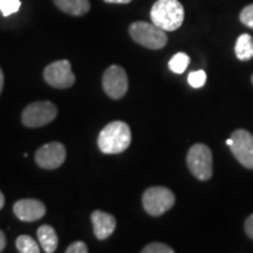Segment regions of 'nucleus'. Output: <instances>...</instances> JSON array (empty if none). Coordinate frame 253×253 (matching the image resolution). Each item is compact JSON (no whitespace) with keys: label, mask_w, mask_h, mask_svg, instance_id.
<instances>
[{"label":"nucleus","mask_w":253,"mask_h":253,"mask_svg":"<svg viewBox=\"0 0 253 253\" xmlns=\"http://www.w3.org/2000/svg\"><path fill=\"white\" fill-rule=\"evenodd\" d=\"M252 82H253V77H252Z\"/></svg>","instance_id":"cd10ccee"},{"label":"nucleus","mask_w":253,"mask_h":253,"mask_svg":"<svg viewBox=\"0 0 253 253\" xmlns=\"http://www.w3.org/2000/svg\"><path fill=\"white\" fill-rule=\"evenodd\" d=\"M176 197L173 192L166 186H151L143 192L142 204L148 214L153 217H160L175 204Z\"/></svg>","instance_id":"20e7f679"},{"label":"nucleus","mask_w":253,"mask_h":253,"mask_svg":"<svg viewBox=\"0 0 253 253\" xmlns=\"http://www.w3.org/2000/svg\"><path fill=\"white\" fill-rule=\"evenodd\" d=\"M90 219L91 223H93L94 235L99 240L109 238L116 229L115 217L101 210L93 211Z\"/></svg>","instance_id":"f8f14e48"},{"label":"nucleus","mask_w":253,"mask_h":253,"mask_svg":"<svg viewBox=\"0 0 253 253\" xmlns=\"http://www.w3.org/2000/svg\"><path fill=\"white\" fill-rule=\"evenodd\" d=\"M6 246V237H5V233L2 232V230H0V252L4 251Z\"/></svg>","instance_id":"b1692460"},{"label":"nucleus","mask_w":253,"mask_h":253,"mask_svg":"<svg viewBox=\"0 0 253 253\" xmlns=\"http://www.w3.org/2000/svg\"><path fill=\"white\" fill-rule=\"evenodd\" d=\"M150 18L163 31H176L184 21V7L178 0H157L151 7Z\"/></svg>","instance_id":"f03ea898"},{"label":"nucleus","mask_w":253,"mask_h":253,"mask_svg":"<svg viewBox=\"0 0 253 253\" xmlns=\"http://www.w3.org/2000/svg\"><path fill=\"white\" fill-rule=\"evenodd\" d=\"M129 34L135 42L149 49H161L168 42L166 31L154 23L135 21L129 27Z\"/></svg>","instance_id":"7ed1b4c3"},{"label":"nucleus","mask_w":253,"mask_h":253,"mask_svg":"<svg viewBox=\"0 0 253 253\" xmlns=\"http://www.w3.org/2000/svg\"><path fill=\"white\" fill-rule=\"evenodd\" d=\"M190 172L199 181H208L212 176V153L208 145L197 143L190 148L186 155Z\"/></svg>","instance_id":"39448f33"},{"label":"nucleus","mask_w":253,"mask_h":253,"mask_svg":"<svg viewBox=\"0 0 253 253\" xmlns=\"http://www.w3.org/2000/svg\"><path fill=\"white\" fill-rule=\"evenodd\" d=\"M13 212L19 220L31 223V221L39 220L45 216L46 207L38 199H19L13 205Z\"/></svg>","instance_id":"9b49d317"},{"label":"nucleus","mask_w":253,"mask_h":253,"mask_svg":"<svg viewBox=\"0 0 253 253\" xmlns=\"http://www.w3.org/2000/svg\"><path fill=\"white\" fill-rule=\"evenodd\" d=\"M36 162L45 170H54L61 167L66 160V148L60 142H50L41 145L36 153Z\"/></svg>","instance_id":"9d476101"},{"label":"nucleus","mask_w":253,"mask_h":253,"mask_svg":"<svg viewBox=\"0 0 253 253\" xmlns=\"http://www.w3.org/2000/svg\"><path fill=\"white\" fill-rule=\"evenodd\" d=\"M102 87L104 93L110 99H122L129 87L128 77L125 69L119 65H113L107 68L102 77Z\"/></svg>","instance_id":"6e6552de"},{"label":"nucleus","mask_w":253,"mask_h":253,"mask_svg":"<svg viewBox=\"0 0 253 253\" xmlns=\"http://www.w3.org/2000/svg\"><path fill=\"white\" fill-rule=\"evenodd\" d=\"M54 4L62 12L74 15V17H82L87 14L90 9V4L88 0H54Z\"/></svg>","instance_id":"4468645a"},{"label":"nucleus","mask_w":253,"mask_h":253,"mask_svg":"<svg viewBox=\"0 0 253 253\" xmlns=\"http://www.w3.org/2000/svg\"><path fill=\"white\" fill-rule=\"evenodd\" d=\"M245 231L246 235L251 239H253V213L245 220Z\"/></svg>","instance_id":"5701e85b"},{"label":"nucleus","mask_w":253,"mask_h":253,"mask_svg":"<svg viewBox=\"0 0 253 253\" xmlns=\"http://www.w3.org/2000/svg\"><path fill=\"white\" fill-rule=\"evenodd\" d=\"M2 88H4V73H2L1 68H0V94H1Z\"/></svg>","instance_id":"a878e982"},{"label":"nucleus","mask_w":253,"mask_h":253,"mask_svg":"<svg viewBox=\"0 0 253 253\" xmlns=\"http://www.w3.org/2000/svg\"><path fill=\"white\" fill-rule=\"evenodd\" d=\"M232 144L230 149L240 164L253 169V136L248 130L238 129L231 135Z\"/></svg>","instance_id":"1a4fd4ad"},{"label":"nucleus","mask_w":253,"mask_h":253,"mask_svg":"<svg viewBox=\"0 0 253 253\" xmlns=\"http://www.w3.org/2000/svg\"><path fill=\"white\" fill-rule=\"evenodd\" d=\"M142 253H173L175 250L162 243H151L141 251Z\"/></svg>","instance_id":"aec40b11"},{"label":"nucleus","mask_w":253,"mask_h":253,"mask_svg":"<svg viewBox=\"0 0 253 253\" xmlns=\"http://www.w3.org/2000/svg\"><path fill=\"white\" fill-rule=\"evenodd\" d=\"M20 6V0H0V11L4 17H8L18 12Z\"/></svg>","instance_id":"a211bd4d"},{"label":"nucleus","mask_w":253,"mask_h":253,"mask_svg":"<svg viewBox=\"0 0 253 253\" xmlns=\"http://www.w3.org/2000/svg\"><path fill=\"white\" fill-rule=\"evenodd\" d=\"M43 79L50 87L56 89H67L75 84V75L73 74L68 60H59L49 63L43 69Z\"/></svg>","instance_id":"0eeeda50"},{"label":"nucleus","mask_w":253,"mask_h":253,"mask_svg":"<svg viewBox=\"0 0 253 253\" xmlns=\"http://www.w3.org/2000/svg\"><path fill=\"white\" fill-rule=\"evenodd\" d=\"M4 205H5V197H4V194L0 191V210L4 208Z\"/></svg>","instance_id":"bb28decb"},{"label":"nucleus","mask_w":253,"mask_h":253,"mask_svg":"<svg viewBox=\"0 0 253 253\" xmlns=\"http://www.w3.org/2000/svg\"><path fill=\"white\" fill-rule=\"evenodd\" d=\"M188 82L191 87L202 88L207 82V74L204 71H196L191 72L188 77Z\"/></svg>","instance_id":"6ab92c4d"},{"label":"nucleus","mask_w":253,"mask_h":253,"mask_svg":"<svg viewBox=\"0 0 253 253\" xmlns=\"http://www.w3.org/2000/svg\"><path fill=\"white\" fill-rule=\"evenodd\" d=\"M38 240L41 249L46 253H53L56 251L59 244V238L55 230L50 225H41L37 232Z\"/></svg>","instance_id":"ddd939ff"},{"label":"nucleus","mask_w":253,"mask_h":253,"mask_svg":"<svg viewBox=\"0 0 253 253\" xmlns=\"http://www.w3.org/2000/svg\"><path fill=\"white\" fill-rule=\"evenodd\" d=\"M131 143V131L123 121H113L100 131L97 145L101 153L106 155L121 154Z\"/></svg>","instance_id":"f257e3e1"},{"label":"nucleus","mask_w":253,"mask_h":253,"mask_svg":"<svg viewBox=\"0 0 253 253\" xmlns=\"http://www.w3.org/2000/svg\"><path fill=\"white\" fill-rule=\"evenodd\" d=\"M240 21L253 30V4L246 6V7L240 12Z\"/></svg>","instance_id":"412c9836"},{"label":"nucleus","mask_w":253,"mask_h":253,"mask_svg":"<svg viewBox=\"0 0 253 253\" xmlns=\"http://www.w3.org/2000/svg\"><path fill=\"white\" fill-rule=\"evenodd\" d=\"M190 63L189 55H186L185 53H177L170 59L169 61V68L170 71L176 73V74H182L184 71L188 68Z\"/></svg>","instance_id":"f3484780"},{"label":"nucleus","mask_w":253,"mask_h":253,"mask_svg":"<svg viewBox=\"0 0 253 253\" xmlns=\"http://www.w3.org/2000/svg\"><path fill=\"white\" fill-rule=\"evenodd\" d=\"M58 108L50 101H37L28 104L21 114V122L27 128H40L54 121Z\"/></svg>","instance_id":"423d86ee"},{"label":"nucleus","mask_w":253,"mask_h":253,"mask_svg":"<svg viewBox=\"0 0 253 253\" xmlns=\"http://www.w3.org/2000/svg\"><path fill=\"white\" fill-rule=\"evenodd\" d=\"M103 1L108 2V4H129L131 0H103Z\"/></svg>","instance_id":"393cba45"},{"label":"nucleus","mask_w":253,"mask_h":253,"mask_svg":"<svg viewBox=\"0 0 253 253\" xmlns=\"http://www.w3.org/2000/svg\"><path fill=\"white\" fill-rule=\"evenodd\" d=\"M88 246L84 242L78 240V242L72 243L71 245L66 249V253H87Z\"/></svg>","instance_id":"4be33fe9"},{"label":"nucleus","mask_w":253,"mask_h":253,"mask_svg":"<svg viewBox=\"0 0 253 253\" xmlns=\"http://www.w3.org/2000/svg\"><path fill=\"white\" fill-rule=\"evenodd\" d=\"M15 246L20 253H39L41 251L39 244L27 235L19 236L15 240Z\"/></svg>","instance_id":"dca6fc26"},{"label":"nucleus","mask_w":253,"mask_h":253,"mask_svg":"<svg viewBox=\"0 0 253 253\" xmlns=\"http://www.w3.org/2000/svg\"><path fill=\"white\" fill-rule=\"evenodd\" d=\"M235 52L237 58L242 61H248L253 58V39L250 34H242L237 39Z\"/></svg>","instance_id":"2eb2a0df"}]
</instances>
